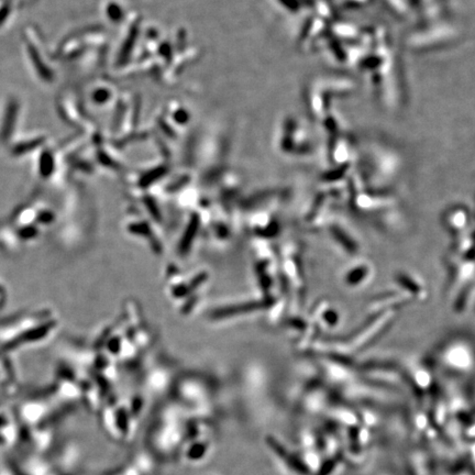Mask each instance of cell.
<instances>
[{
	"label": "cell",
	"mask_w": 475,
	"mask_h": 475,
	"mask_svg": "<svg viewBox=\"0 0 475 475\" xmlns=\"http://www.w3.org/2000/svg\"><path fill=\"white\" fill-rule=\"evenodd\" d=\"M445 357V361L446 363H448V364H450L451 365H468L469 363H470V360H471V353H470V351L468 350V348H466V346L462 345V344H459V345H453L451 349L449 348H447L446 350V353L444 355Z\"/></svg>",
	"instance_id": "obj_1"
}]
</instances>
